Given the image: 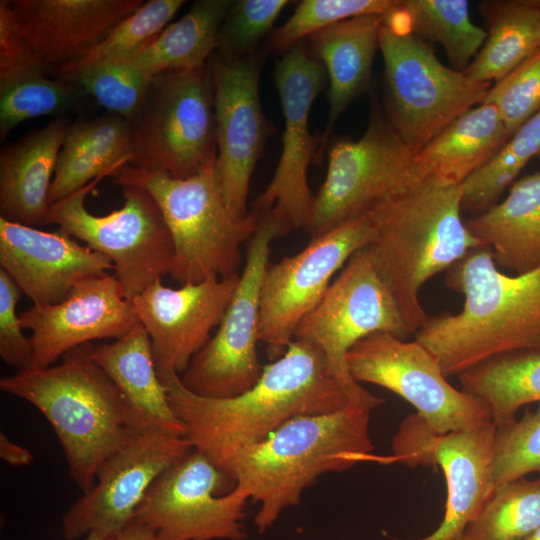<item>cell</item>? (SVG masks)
Returning <instances> with one entry per match:
<instances>
[{"label":"cell","instance_id":"26","mask_svg":"<svg viewBox=\"0 0 540 540\" xmlns=\"http://www.w3.org/2000/svg\"><path fill=\"white\" fill-rule=\"evenodd\" d=\"M382 19L383 15L353 17L308 37L310 52L324 64L329 77V119L320 137L318 157L337 119L370 84Z\"/></svg>","mask_w":540,"mask_h":540},{"label":"cell","instance_id":"8","mask_svg":"<svg viewBox=\"0 0 540 540\" xmlns=\"http://www.w3.org/2000/svg\"><path fill=\"white\" fill-rule=\"evenodd\" d=\"M132 125L128 165L188 178L216 158L211 75L206 67L154 76Z\"/></svg>","mask_w":540,"mask_h":540},{"label":"cell","instance_id":"28","mask_svg":"<svg viewBox=\"0 0 540 540\" xmlns=\"http://www.w3.org/2000/svg\"><path fill=\"white\" fill-rule=\"evenodd\" d=\"M465 224L491 248L497 266L515 274L540 266V171L513 183L501 203Z\"/></svg>","mask_w":540,"mask_h":540},{"label":"cell","instance_id":"42","mask_svg":"<svg viewBox=\"0 0 540 540\" xmlns=\"http://www.w3.org/2000/svg\"><path fill=\"white\" fill-rule=\"evenodd\" d=\"M21 294L17 284L0 268V357L17 371L29 369L33 362L30 338L23 335L16 313Z\"/></svg>","mask_w":540,"mask_h":540},{"label":"cell","instance_id":"9","mask_svg":"<svg viewBox=\"0 0 540 540\" xmlns=\"http://www.w3.org/2000/svg\"><path fill=\"white\" fill-rule=\"evenodd\" d=\"M425 179L416 154L378 107L357 139L335 141L328 151L326 177L315 195L307 228L311 237L396 198Z\"/></svg>","mask_w":540,"mask_h":540},{"label":"cell","instance_id":"47","mask_svg":"<svg viewBox=\"0 0 540 540\" xmlns=\"http://www.w3.org/2000/svg\"><path fill=\"white\" fill-rule=\"evenodd\" d=\"M85 540H117L116 535H104L102 533L92 531L87 534Z\"/></svg>","mask_w":540,"mask_h":540},{"label":"cell","instance_id":"10","mask_svg":"<svg viewBox=\"0 0 540 540\" xmlns=\"http://www.w3.org/2000/svg\"><path fill=\"white\" fill-rule=\"evenodd\" d=\"M376 332L401 339L411 335L365 246L352 255L321 301L301 320L294 339L321 350L350 402L376 409L384 400L355 382L346 366L349 350Z\"/></svg>","mask_w":540,"mask_h":540},{"label":"cell","instance_id":"33","mask_svg":"<svg viewBox=\"0 0 540 540\" xmlns=\"http://www.w3.org/2000/svg\"><path fill=\"white\" fill-rule=\"evenodd\" d=\"M413 35L443 47L453 69L465 71L486 39L475 25L465 0L397 1L388 13Z\"/></svg>","mask_w":540,"mask_h":540},{"label":"cell","instance_id":"16","mask_svg":"<svg viewBox=\"0 0 540 540\" xmlns=\"http://www.w3.org/2000/svg\"><path fill=\"white\" fill-rule=\"evenodd\" d=\"M274 79L284 116L282 152L253 210L270 212L283 235L292 229L307 230L311 220L315 195L308 185L307 172L310 162L317 160L320 138L310 133L309 113L324 87V69L300 42L276 61Z\"/></svg>","mask_w":540,"mask_h":540},{"label":"cell","instance_id":"11","mask_svg":"<svg viewBox=\"0 0 540 540\" xmlns=\"http://www.w3.org/2000/svg\"><path fill=\"white\" fill-rule=\"evenodd\" d=\"M103 177L50 205L48 224H57L91 249L108 256L125 297L132 300L169 274L174 245L154 198L134 185L121 186L123 206L96 216L85 198Z\"/></svg>","mask_w":540,"mask_h":540},{"label":"cell","instance_id":"21","mask_svg":"<svg viewBox=\"0 0 540 540\" xmlns=\"http://www.w3.org/2000/svg\"><path fill=\"white\" fill-rule=\"evenodd\" d=\"M19 317L22 328L31 331L29 369L50 367L68 351L93 340L120 339L140 324L132 301L108 273L81 282L62 302L33 304Z\"/></svg>","mask_w":540,"mask_h":540},{"label":"cell","instance_id":"44","mask_svg":"<svg viewBox=\"0 0 540 540\" xmlns=\"http://www.w3.org/2000/svg\"><path fill=\"white\" fill-rule=\"evenodd\" d=\"M37 69L43 70L35 62L24 40L22 39L10 9L9 1L1 0L0 81H4L18 74Z\"/></svg>","mask_w":540,"mask_h":540},{"label":"cell","instance_id":"1","mask_svg":"<svg viewBox=\"0 0 540 540\" xmlns=\"http://www.w3.org/2000/svg\"><path fill=\"white\" fill-rule=\"evenodd\" d=\"M170 405L192 447L225 472L241 450L268 438L287 421L336 411L350 402L314 345L293 339L285 353L263 366L258 382L230 398L188 390L180 375L158 372Z\"/></svg>","mask_w":540,"mask_h":540},{"label":"cell","instance_id":"14","mask_svg":"<svg viewBox=\"0 0 540 540\" xmlns=\"http://www.w3.org/2000/svg\"><path fill=\"white\" fill-rule=\"evenodd\" d=\"M374 233L369 213L312 237L300 252L269 262L261 281L259 339L271 361L281 357L301 320L321 301L335 273Z\"/></svg>","mask_w":540,"mask_h":540},{"label":"cell","instance_id":"31","mask_svg":"<svg viewBox=\"0 0 540 540\" xmlns=\"http://www.w3.org/2000/svg\"><path fill=\"white\" fill-rule=\"evenodd\" d=\"M233 1L199 0L178 21L167 25L124 61L150 78L164 72L205 67L217 47L218 33Z\"/></svg>","mask_w":540,"mask_h":540},{"label":"cell","instance_id":"38","mask_svg":"<svg viewBox=\"0 0 540 540\" xmlns=\"http://www.w3.org/2000/svg\"><path fill=\"white\" fill-rule=\"evenodd\" d=\"M395 0H303L271 35L269 47L287 51L313 33L337 22L364 15H385Z\"/></svg>","mask_w":540,"mask_h":540},{"label":"cell","instance_id":"6","mask_svg":"<svg viewBox=\"0 0 540 540\" xmlns=\"http://www.w3.org/2000/svg\"><path fill=\"white\" fill-rule=\"evenodd\" d=\"M118 186L134 185L156 201L174 245L171 277L182 285L238 274L242 245L256 233L261 215L242 217L226 204L216 177V158L184 179L130 165L110 176Z\"/></svg>","mask_w":540,"mask_h":540},{"label":"cell","instance_id":"17","mask_svg":"<svg viewBox=\"0 0 540 540\" xmlns=\"http://www.w3.org/2000/svg\"><path fill=\"white\" fill-rule=\"evenodd\" d=\"M181 436L150 430L132 434L98 468L92 487L62 517V533L75 540L92 531L117 535L134 517L152 483L193 451Z\"/></svg>","mask_w":540,"mask_h":540},{"label":"cell","instance_id":"30","mask_svg":"<svg viewBox=\"0 0 540 540\" xmlns=\"http://www.w3.org/2000/svg\"><path fill=\"white\" fill-rule=\"evenodd\" d=\"M480 10L486 39L463 72L475 81L496 82L540 49V1H485Z\"/></svg>","mask_w":540,"mask_h":540},{"label":"cell","instance_id":"24","mask_svg":"<svg viewBox=\"0 0 540 540\" xmlns=\"http://www.w3.org/2000/svg\"><path fill=\"white\" fill-rule=\"evenodd\" d=\"M90 355L121 393L133 433L156 430L184 437L185 427L170 405L142 324L112 343H91Z\"/></svg>","mask_w":540,"mask_h":540},{"label":"cell","instance_id":"46","mask_svg":"<svg viewBox=\"0 0 540 540\" xmlns=\"http://www.w3.org/2000/svg\"><path fill=\"white\" fill-rule=\"evenodd\" d=\"M117 540H156L155 532L132 519L117 535Z\"/></svg>","mask_w":540,"mask_h":540},{"label":"cell","instance_id":"29","mask_svg":"<svg viewBox=\"0 0 540 540\" xmlns=\"http://www.w3.org/2000/svg\"><path fill=\"white\" fill-rule=\"evenodd\" d=\"M510 139L497 109L488 103L456 118L419 153L416 162L425 178L461 184L491 160Z\"/></svg>","mask_w":540,"mask_h":540},{"label":"cell","instance_id":"45","mask_svg":"<svg viewBox=\"0 0 540 540\" xmlns=\"http://www.w3.org/2000/svg\"><path fill=\"white\" fill-rule=\"evenodd\" d=\"M0 457L15 467L28 466L34 458L29 449L11 441L4 433H0Z\"/></svg>","mask_w":540,"mask_h":540},{"label":"cell","instance_id":"13","mask_svg":"<svg viewBox=\"0 0 540 540\" xmlns=\"http://www.w3.org/2000/svg\"><path fill=\"white\" fill-rule=\"evenodd\" d=\"M281 228L270 212L261 214L249 240L238 285L218 329L180 376L191 392L209 398H230L251 389L260 379L259 299L272 241Z\"/></svg>","mask_w":540,"mask_h":540},{"label":"cell","instance_id":"3","mask_svg":"<svg viewBox=\"0 0 540 540\" xmlns=\"http://www.w3.org/2000/svg\"><path fill=\"white\" fill-rule=\"evenodd\" d=\"M373 410L348 402L333 412L295 417L230 460L225 473L235 481L233 489L259 504L253 519L259 533L270 529L285 509L297 506L321 475L373 459Z\"/></svg>","mask_w":540,"mask_h":540},{"label":"cell","instance_id":"7","mask_svg":"<svg viewBox=\"0 0 540 540\" xmlns=\"http://www.w3.org/2000/svg\"><path fill=\"white\" fill-rule=\"evenodd\" d=\"M387 119L419 153L468 109L480 105L491 85L441 63L418 37L388 14L379 28Z\"/></svg>","mask_w":540,"mask_h":540},{"label":"cell","instance_id":"20","mask_svg":"<svg viewBox=\"0 0 540 540\" xmlns=\"http://www.w3.org/2000/svg\"><path fill=\"white\" fill-rule=\"evenodd\" d=\"M239 281V274L166 287L157 279L131 301L152 344L157 372L182 375L209 342Z\"/></svg>","mask_w":540,"mask_h":540},{"label":"cell","instance_id":"34","mask_svg":"<svg viewBox=\"0 0 540 540\" xmlns=\"http://www.w3.org/2000/svg\"><path fill=\"white\" fill-rule=\"evenodd\" d=\"M540 527V476L495 487L490 498L459 536L462 540H524Z\"/></svg>","mask_w":540,"mask_h":540},{"label":"cell","instance_id":"32","mask_svg":"<svg viewBox=\"0 0 540 540\" xmlns=\"http://www.w3.org/2000/svg\"><path fill=\"white\" fill-rule=\"evenodd\" d=\"M457 377L463 391L486 404L496 428L513 421L525 405L540 403V351L496 357Z\"/></svg>","mask_w":540,"mask_h":540},{"label":"cell","instance_id":"35","mask_svg":"<svg viewBox=\"0 0 540 540\" xmlns=\"http://www.w3.org/2000/svg\"><path fill=\"white\" fill-rule=\"evenodd\" d=\"M83 94L77 85L52 79L43 70H31L0 81L1 140L26 120L68 110Z\"/></svg>","mask_w":540,"mask_h":540},{"label":"cell","instance_id":"2","mask_svg":"<svg viewBox=\"0 0 540 540\" xmlns=\"http://www.w3.org/2000/svg\"><path fill=\"white\" fill-rule=\"evenodd\" d=\"M445 284L464 296L462 309L430 316L414 336L446 377L496 357L540 351V266L503 273L482 246L446 271Z\"/></svg>","mask_w":540,"mask_h":540},{"label":"cell","instance_id":"36","mask_svg":"<svg viewBox=\"0 0 540 540\" xmlns=\"http://www.w3.org/2000/svg\"><path fill=\"white\" fill-rule=\"evenodd\" d=\"M183 0H150L119 22L81 59L56 69L58 79L86 66L124 62L155 38L175 16Z\"/></svg>","mask_w":540,"mask_h":540},{"label":"cell","instance_id":"5","mask_svg":"<svg viewBox=\"0 0 540 540\" xmlns=\"http://www.w3.org/2000/svg\"><path fill=\"white\" fill-rule=\"evenodd\" d=\"M90 344L68 351L58 365L0 379L3 392L29 402L50 423L83 493L100 465L134 434L122 395L92 359Z\"/></svg>","mask_w":540,"mask_h":540},{"label":"cell","instance_id":"37","mask_svg":"<svg viewBox=\"0 0 540 540\" xmlns=\"http://www.w3.org/2000/svg\"><path fill=\"white\" fill-rule=\"evenodd\" d=\"M60 79L77 85L109 112L132 122L143 106L152 78L127 62H107L83 67Z\"/></svg>","mask_w":540,"mask_h":540},{"label":"cell","instance_id":"12","mask_svg":"<svg viewBox=\"0 0 540 540\" xmlns=\"http://www.w3.org/2000/svg\"><path fill=\"white\" fill-rule=\"evenodd\" d=\"M346 366L355 382L383 387L406 400L439 434L492 422L486 404L453 387L433 354L416 339L373 333L349 350Z\"/></svg>","mask_w":540,"mask_h":540},{"label":"cell","instance_id":"40","mask_svg":"<svg viewBox=\"0 0 540 540\" xmlns=\"http://www.w3.org/2000/svg\"><path fill=\"white\" fill-rule=\"evenodd\" d=\"M288 3L287 0L233 1L218 33L217 55L237 59L254 53Z\"/></svg>","mask_w":540,"mask_h":540},{"label":"cell","instance_id":"25","mask_svg":"<svg viewBox=\"0 0 540 540\" xmlns=\"http://www.w3.org/2000/svg\"><path fill=\"white\" fill-rule=\"evenodd\" d=\"M68 124L62 117L4 147L0 154V217L48 224V195Z\"/></svg>","mask_w":540,"mask_h":540},{"label":"cell","instance_id":"15","mask_svg":"<svg viewBox=\"0 0 540 540\" xmlns=\"http://www.w3.org/2000/svg\"><path fill=\"white\" fill-rule=\"evenodd\" d=\"M235 481L193 449L150 486L133 519L156 540H244L249 501Z\"/></svg>","mask_w":540,"mask_h":540},{"label":"cell","instance_id":"18","mask_svg":"<svg viewBox=\"0 0 540 540\" xmlns=\"http://www.w3.org/2000/svg\"><path fill=\"white\" fill-rule=\"evenodd\" d=\"M262 59L251 53L237 59L216 56L211 75L216 122V177L228 207L249 214L247 198L255 166L271 134L259 96Z\"/></svg>","mask_w":540,"mask_h":540},{"label":"cell","instance_id":"48","mask_svg":"<svg viewBox=\"0 0 540 540\" xmlns=\"http://www.w3.org/2000/svg\"><path fill=\"white\" fill-rule=\"evenodd\" d=\"M524 540H540V527H538L531 535Z\"/></svg>","mask_w":540,"mask_h":540},{"label":"cell","instance_id":"43","mask_svg":"<svg viewBox=\"0 0 540 540\" xmlns=\"http://www.w3.org/2000/svg\"><path fill=\"white\" fill-rule=\"evenodd\" d=\"M540 154V109L530 117L484 166L472 173L480 179L517 178L527 162Z\"/></svg>","mask_w":540,"mask_h":540},{"label":"cell","instance_id":"49","mask_svg":"<svg viewBox=\"0 0 540 540\" xmlns=\"http://www.w3.org/2000/svg\"><path fill=\"white\" fill-rule=\"evenodd\" d=\"M455 540H462V539H461L460 537H458V538H457V539H455Z\"/></svg>","mask_w":540,"mask_h":540},{"label":"cell","instance_id":"4","mask_svg":"<svg viewBox=\"0 0 540 540\" xmlns=\"http://www.w3.org/2000/svg\"><path fill=\"white\" fill-rule=\"evenodd\" d=\"M461 211L460 184L427 177L368 212L374 233L367 247L411 335L430 317L419 298L424 284L485 246Z\"/></svg>","mask_w":540,"mask_h":540},{"label":"cell","instance_id":"27","mask_svg":"<svg viewBox=\"0 0 540 540\" xmlns=\"http://www.w3.org/2000/svg\"><path fill=\"white\" fill-rule=\"evenodd\" d=\"M131 153L132 125L120 115L109 112L68 125L49 190V204L97 178L111 176L129 164Z\"/></svg>","mask_w":540,"mask_h":540},{"label":"cell","instance_id":"39","mask_svg":"<svg viewBox=\"0 0 540 540\" xmlns=\"http://www.w3.org/2000/svg\"><path fill=\"white\" fill-rule=\"evenodd\" d=\"M532 473L540 476V403L535 409L526 410L521 418L497 427L495 432V485Z\"/></svg>","mask_w":540,"mask_h":540},{"label":"cell","instance_id":"22","mask_svg":"<svg viewBox=\"0 0 540 540\" xmlns=\"http://www.w3.org/2000/svg\"><path fill=\"white\" fill-rule=\"evenodd\" d=\"M0 266L35 305L62 302L81 282L114 269L108 256L61 228L46 232L1 217Z\"/></svg>","mask_w":540,"mask_h":540},{"label":"cell","instance_id":"41","mask_svg":"<svg viewBox=\"0 0 540 540\" xmlns=\"http://www.w3.org/2000/svg\"><path fill=\"white\" fill-rule=\"evenodd\" d=\"M482 103L497 109L511 137L540 109V49L496 81Z\"/></svg>","mask_w":540,"mask_h":540},{"label":"cell","instance_id":"23","mask_svg":"<svg viewBox=\"0 0 540 540\" xmlns=\"http://www.w3.org/2000/svg\"><path fill=\"white\" fill-rule=\"evenodd\" d=\"M143 3L142 0H15L9 1V6L30 54L47 72L84 57Z\"/></svg>","mask_w":540,"mask_h":540},{"label":"cell","instance_id":"19","mask_svg":"<svg viewBox=\"0 0 540 540\" xmlns=\"http://www.w3.org/2000/svg\"><path fill=\"white\" fill-rule=\"evenodd\" d=\"M495 432L491 422L447 434L419 424L405 434L400 463L440 466L447 488L442 521L432 533L415 540H455L480 513L496 487Z\"/></svg>","mask_w":540,"mask_h":540}]
</instances>
